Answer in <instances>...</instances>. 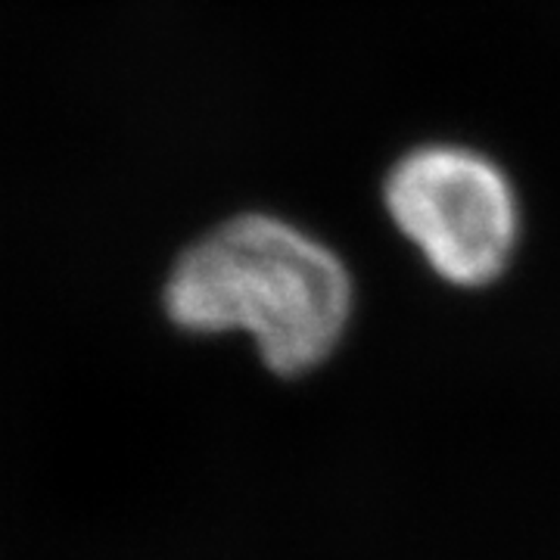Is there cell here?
<instances>
[{"instance_id": "6da1fadb", "label": "cell", "mask_w": 560, "mask_h": 560, "mask_svg": "<svg viewBox=\"0 0 560 560\" xmlns=\"http://www.w3.org/2000/svg\"><path fill=\"white\" fill-rule=\"evenodd\" d=\"M162 305L194 337L246 334L280 377L337 352L355 308L342 259L293 221L249 212L194 241L172 265Z\"/></svg>"}, {"instance_id": "7a4b0ae2", "label": "cell", "mask_w": 560, "mask_h": 560, "mask_svg": "<svg viewBox=\"0 0 560 560\" xmlns=\"http://www.w3.org/2000/svg\"><path fill=\"white\" fill-rule=\"evenodd\" d=\"M383 202L401 237L452 287L477 290L504 275L521 237V202L489 156L458 143L405 153Z\"/></svg>"}]
</instances>
